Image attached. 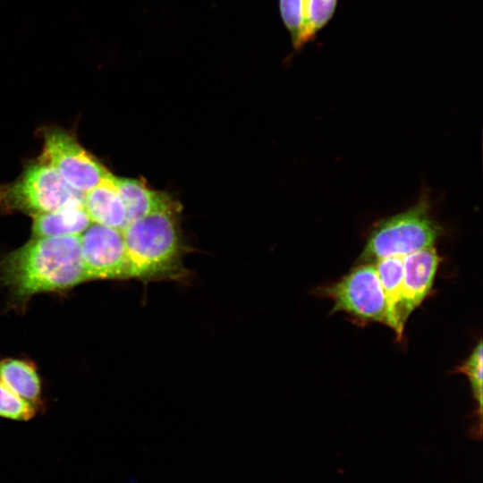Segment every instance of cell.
<instances>
[{
  "label": "cell",
  "instance_id": "1",
  "mask_svg": "<svg viewBox=\"0 0 483 483\" xmlns=\"http://www.w3.org/2000/svg\"><path fill=\"white\" fill-rule=\"evenodd\" d=\"M86 281L80 235L32 238L0 259V282L17 303Z\"/></svg>",
  "mask_w": 483,
  "mask_h": 483
},
{
  "label": "cell",
  "instance_id": "2",
  "mask_svg": "<svg viewBox=\"0 0 483 483\" xmlns=\"http://www.w3.org/2000/svg\"><path fill=\"white\" fill-rule=\"evenodd\" d=\"M176 207L127 224L122 230L128 279L144 282L182 275V247L175 220Z\"/></svg>",
  "mask_w": 483,
  "mask_h": 483
},
{
  "label": "cell",
  "instance_id": "3",
  "mask_svg": "<svg viewBox=\"0 0 483 483\" xmlns=\"http://www.w3.org/2000/svg\"><path fill=\"white\" fill-rule=\"evenodd\" d=\"M83 206V194L71 188L47 162L26 166L13 182L0 186V208L30 216Z\"/></svg>",
  "mask_w": 483,
  "mask_h": 483
},
{
  "label": "cell",
  "instance_id": "4",
  "mask_svg": "<svg viewBox=\"0 0 483 483\" xmlns=\"http://www.w3.org/2000/svg\"><path fill=\"white\" fill-rule=\"evenodd\" d=\"M440 231L429 217L428 207L418 204L380 222L369 233L359 260L374 263L383 258L403 257L431 247Z\"/></svg>",
  "mask_w": 483,
  "mask_h": 483
},
{
  "label": "cell",
  "instance_id": "5",
  "mask_svg": "<svg viewBox=\"0 0 483 483\" xmlns=\"http://www.w3.org/2000/svg\"><path fill=\"white\" fill-rule=\"evenodd\" d=\"M320 294L334 302L332 313L344 311L362 320L394 325L373 263H362L336 283L322 287Z\"/></svg>",
  "mask_w": 483,
  "mask_h": 483
},
{
  "label": "cell",
  "instance_id": "6",
  "mask_svg": "<svg viewBox=\"0 0 483 483\" xmlns=\"http://www.w3.org/2000/svg\"><path fill=\"white\" fill-rule=\"evenodd\" d=\"M43 139L40 159L50 165L73 190L84 194L110 173L69 131L48 128Z\"/></svg>",
  "mask_w": 483,
  "mask_h": 483
},
{
  "label": "cell",
  "instance_id": "7",
  "mask_svg": "<svg viewBox=\"0 0 483 483\" xmlns=\"http://www.w3.org/2000/svg\"><path fill=\"white\" fill-rule=\"evenodd\" d=\"M80 243L86 281L128 279L121 230L92 223L80 235Z\"/></svg>",
  "mask_w": 483,
  "mask_h": 483
},
{
  "label": "cell",
  "instance_id": "8",
  "mask_svg": "<svg viewBox=\"0 0 483 483\" xmlns=\"http://www.w3.org/2000/svg\"><path fill=\"white\" fill-rule=\"evenodd\" d=\"M403 286L402 320L403 325L429 293L439 266L440 258L434 246L402 257Z\"/></svg>",
  "mask_w": 483,
  "mask_h": 483
},
{
  "label": "cell",
  "instance_id": "9",
  "mask_svg": "<svg viewBox=\"0 0 483 483\" xmlns=\"http://www.w3.org/2000/svg\"><path fill=\"white\" fill-rule=\"evenodd\" d=\"M112 174L110 172L97 185L83 194V208L93 224L122 231L128 221Z\"/></svg>",
  "mask_w": 483,
  "mask_h": 483
},
{
  "label": "cell",
  "instance_id": "10",
  "mask_svg": "<svg viewBox=\"0 0 483 483\" xmlns=\"http://www.w3.org/2000/svg\"><path fill=\"white\" fill-rule=\"evenodd\" d=\"M112 180L124 205L128 224L176 207L168 194L149 189L140 180L122 178L114 174Z\"/></svg>",
  "mask_w": 483,
  "mask_h": 483
},
{
  "label": "cell",
  "instance_id": "11",
  "mask_svg": "<svg viewBox=\"0 0 483 483\" xmlns=\"http://www.w3.org/2000/svg\"><path fill=\"white\" fill-rule=\"evenodd\" d=\"M32 216V236L80 235L91 224L83 206L67 207Z\"/></svg>",
  "mask_w": 483,
  "mask_h": 483
},
{
  "label": "cell",
  "instance_id": "12",
  "mask_svg": "<svg viewBox=\"0 0 483 483\" xmlns=\"http://www.w3.org/2000/svg\"><path fill=\"white\" fill-rule=\"evenodd\" d=\"M383 289L387 309L394 325L397 338L402 336L404 325L402 320L403 286L402 257L392 256L374 262Z\"/></svg>",
  "mask_w": 483,
  "mask_h": 483
},
{
  "label": "cell",
  "instance_id": "13",
  "mask_svg": "<svg viewBox=\"0 0 483 483\" xmlns=\"http://www.w3.org/2000/svg\"><path fill=\"white\" fill-rule=\"evenodd\" d=\"M0 382L21 398L39 407L41 381L31 361L14 358L1 360Z\"/></svg>",
  "mask_w": 483,
  "mask_h": 483
},
{
  "label": "cell",
  "instance_id": "14",
  "mask_svg": "<svg viewBox=\"0 0 483 483\" xmlns=\"http://www.w3.org/2000/svg\"><path fill=\"white\" fill-rule=\"evenodd\" d=\"M338 0H305L304 43L312 41L334 17Z\"/></svg>",
  "mask_w": 483,
  "mask_h": 483
},
{
  "label": "cell",
  "instance_id": "15",
  "mask_svg": "<svg viewBox=\"0 0 483 483\" xmlns=\"http://www.w3.org/2000/svg\"><path fill=\"white\" fill-rule=\"evenodd\" d=\"M279 11L293 47L302 48L305 45V0H279Z\"/></svg>",
  "mask_w": 483,
  "mask_h": 483
},
{
  "label": "cell",
  "instance_id": "16",
  "mask_svg": "<svg viewBox=\"0 0 483 483\" xmlns=\"http://www.w3.org/2000/svg\"><path fill=\"white\" fill-rule=\"evenodd\" d=\"M38 408L13 393L0 382V417L26 421L37 414Z\"/></svg>",
  "mask_w": 483,
  "mask_h": 483
},
{
  "label": "cell",
  "instance_id": "17",
  "mask_svg": "<svg viewBox=\"0 0 483 483\" xmlns=\"http://www.w3.org/2000/svg\"><path fill=\"white\" fill-rule=\"evenodd\" d=\"M482 342L479 341L467 360L457 368V370L465 374L469 379L479 416L482 409Z\"/></svg>",
  "mask_w": 483,
  "mask_h": 483
}]
</instances>
